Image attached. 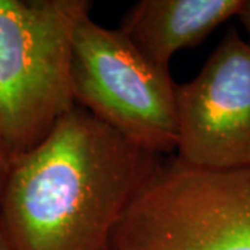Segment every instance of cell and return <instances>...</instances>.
Segmentation results:
<instances>
[{
	"label": "cell",
	"mask_w": 250,
	"mask_h": 250,
	"mask_svg": "<svg viewBox=\"0 0 250 250\" xmlns=\"http://www.w3.org/2000/svg\"><path fill=\"white\" fill-rule=\"evenodd\" d=\"M161 157L75 106L13 164L0 225L14 250H108L118 220Z\"/></svg>",
	"instance_id": "1"
},
{
	"label": "cell",
	"mask_w": 250,
	"mask_h": 250,
	"mask_svg": "<svg viewBox=\"0 0 250 250\" xmlns=\"http://www.w3.org/2000/svg\"><path fill=\"white\" fill-rule=\"evenodd\" d=\"M90 0H0V146L10 166L75 107L74 36Z\"/></svg>",
	"instance_id": "2"
},
{
	"label": "cell",
	"mask_w": 250,
	"mask_h": 250,
	"mask_svg": "<svg viewBox=\"0 0 250 250\" xmlns=\"http://www.w3.org/2000/svg\"><path fill=\"white\" fill-rule=\"evenodd\" d=\"M108 250H250V168L205 170L163 156Z\"/></svg>",
	"instance_id": "3"
},
{
	"label": "cell",
	"mask_w": 250,
	"mask_h": 250,
	"mask_svg": "<svg viewBox=\"0 0 250 250\" xmlns=\"http://www.w3.org/2000/svg\"><path fill=\"white\" fill-rule=\"evenodd\" d=\"M72 92L89 111L146 152L177 149V83L117 29L86 16L74 36Z\"/></svg>",
	"instance_id": "4"
},
{
	"label": "cell",
	"mask_w": 250,
	"mask_h": 250,
	"mask_svg": "<svg viewBox=\"0 0 250 250\" xmlns=\"http://www.w3.org/2000/svg\"><path fill=\"white\" fill-rule=\"evenodd\" d=\"M177 159L205 170L250 168V42L238 29L177 85Z\"/></svg>",
	"instance_id": "5"
},
{
	"label": "cell",
	"mask_w": 250,
	"mask_h": 250,
	"mask_svg": "<svg viewBox=\"0 0 250 250\" xmlns=\"http://www.w3.org/2000/svg\"><path fill=\"white\" fill-rule=\"evenodd\" d=\"M243 0H141L124 14L118 29L145 59L168 70L172 56L205 41L236 17Z\"/></svg>",
	"instance_id": "6"
},
{
	"label": "cell",
	"mask_w": 250,
	"mask_h": 250,
	"mask_svg": "<svg viewBox=\"0 0 250 250\" xmlns=\"http://www.w3.org/2000/svg\"><path fill=\"white\" fill-rule=\"evenodd\" d=\"M10 170H11V166H10L9 160L6 159L4 152H3V149L0 146V200H1V196H3V190L6 188L7 179H9Z\"/></svg>",
	"instance_id": "7"
},
{
	"label": "cell",
	"mask_w": 250,
	"mask_h": 250,
	"mask_svg": "<svg viewBox=\"0 0 250 250\" xmlns=\"http://www.w3.org/2000/svg\"><path fill=\"white\" fill-rule=\"evenodd\" d=\"M236 17L239 18L241 24L245 28L246 34L249 36V42H250V0H243L242 3V7L238 13Z\"/></svg>",
	"instance_id": "8"
},
{
	"label": "cell",
	"mask_w": 250,
	"mask_h": 250,
	"mask_svg": "<svg viewBox=\"0 0 250 250\" xmlns=\"http://www.w3.org/2000/svg\"><path fill=\"white\" fill-rule=\"evenodd\" d=\"M0 250H14L13 249V246L10 245L9 239H7L6 233L3 231L1 225H0Z\"/></svg>",
	"instance_id": "9"
}]
</instances>
